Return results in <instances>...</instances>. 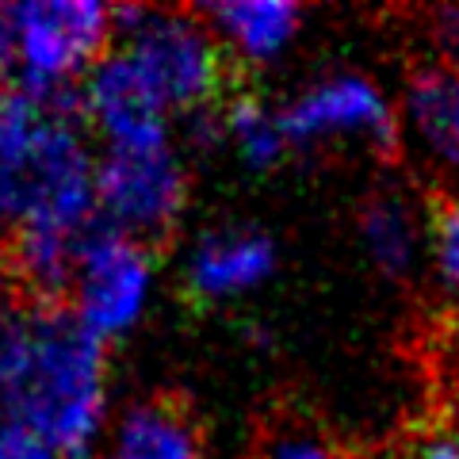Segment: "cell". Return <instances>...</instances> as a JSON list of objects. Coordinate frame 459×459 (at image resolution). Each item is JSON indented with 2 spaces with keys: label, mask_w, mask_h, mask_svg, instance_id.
<instances>
[{
  "label": "cell",
  "mask_w": 459,
  "mask_h": 459,
  "mask_svg": "<svg viewBox=\"0 0 459 459\" xmlns=\"http://www.w3.org/2000/svg\"><path fill=\"white\" fill-rule=\"evenodd\" d=\"M96 157L69 111L0 89V226L92 230Z\"/></svg>",
  "instance_id": "obj_1"
},
{
  "label": "cell",
  "mask_w": 459,
  "mask_h": 459,
  "mask_svg": "<svg viewBox=\"0 0 459 459\" xmlns=\"http://www.w3.org/2000/svg\"><path fill=\"white\" fill-rule=\"evenodd\" d=\"M0 418L27 425L57 459H89L108 421V344L69 307H31V352L0 402Z\"/></svg>",
  "instance_id": "obj_2"
},
{
  "label": "cell",
  "mask_w": 459,
  "mask_h": 459,
  "mask_svg": "<svg viewBox=\"0 0 459 459\" xmlns=\"http://www.w3.org/2000/svg\"><path fill=\"white\" fill-rule=\"evenodd\" d=\"M111 35V8L100 0L0 4V89L81 115L77 89L108 54Z\"/></svg>",
  "instance_id": "obj_3"
},
{
  "label": "cell",
  "mask_w": 459,
  "mask_h": 459,
  "mask_svg": "<svg viewBox=\"0 0 459 459\" xmlns=\"http://www.w3.org/2000/svg\"><path fill=\"white\" fill-rule=\"evenodd\" d=\"M119 27V50L161 100L165 111L199 115L219 108L230 84V62L219 39L211 35L204 12L180 8H142L123 4L111 8Z\"/></svg>",
  "instance_id": "obj_4"
},
{
  "label": "cell",
  "mask_w": 459,
  "mask_h": 459,
  "mask_svg": "<svg viewBox=\"0 0 459 459\" xmlns=\"http://www.w3.org/2000/svg\"><path fill=\"white\" fill-rule=\"evenodd\" d=\"M188 204V172L172 146L108 150L96 161V211L115 234L157 246L177 230Z\"/></svg>",
  "instance_id": "obj_5"
},
{
  "label": "cell",
  "mask_w": 459,
  "mask_h": 459,
  "mask_svg": "<svg viewBox=\"0 0 459 459\" xmlns=\"http://www.w3.org/2000/svg\"><path fill=\"white\" fill-rule=\"evenodd\" d=\"M153 291V253L150 246L115 234L100 222L84 241L69 287V314L100 341H119L142 322Z\"/></svg>",
  "instance_id": "obj_6"
},
{
  "label": "cell",
  "mask_w": 459,
  "mask_h": 459,
  "mask_svg": "<svg viewBox=\"0 0 459 459\" xmlns=\"http://www.w3.org/2000/svg\"><path fill=\"white\" fill-rule=\"evenodd\" d=\"M280 123L295 150L325 146V142H368L376 150L398 146L391 104L368 77L356 74L314 81L280 111Z\"/></svg>",
  "instance_id": "obj_7"
},
{
  "label": "cell",
  "mask_w": 459,
  "mask_h": 459,
  "mask_svg": "<svg viewBox=\"0 0 459 459\" xmlns=\"http://www.w3.org/2000/svg\"><path fill=\"white\" fill-rule=\"evenodd\" d=\"M81 115L104 138L108 150H161L169 142V111L126 62L123 50H108L77 89Z\"/></svg>",
  "instance_id": "obj_8"
},
{
  "label": "cell",
  "mask_w": 459,
  "mask_h": 459,
  "mask_svg": "<svg viewBox=\"0 0 459 459\" xmlns=\"http://www.w3.org/2000/svg\"><path fill=\"white\" fill-rule=\"evenodd\" d=\"M280 264L276 241L249 226L207 230L188 253V291L204 303H226L256 291Z\"/></svg>",
  "instance_id": "obj_9"
},
{
  "label": "cell",
  "mask_w": 459,
  "mask_h": 459,
  "mask_svg": "<svg viewBox=\"0 0 459 459\" xmlns=\"http://www.w3.org/2000/svg\"><path fill=\"white\" fill-rule=\"evenodd\" d=\"M204 20L226 57L261 65L280 57L295 42L303 8L287 4V0H230V4L204 8Z\"/></svg>",
  "instance_id": "obj_10"
},
{
  "label": "cell",
  "mask_w": 459,
  "mask_h": 459,
  "mask_svg": "<svg viewBox=\"0 0 459 459\" xmlns=\"http://www.w3.org/2000/svg\"><path fill=\"white\" fill-rule=\"evenodd\" d=\"M108 459H204L199 425L180 402L146 398L119 413L111 429Z\"/></svg>",
  "instance_id": "obj_11"
},
{
  "label": "cell",
  "mask_w": 459,
  "mask_h": 459,
  "mask_svg": "<svg viewBox=\"0 0 459 459\" xmlns=\"http://www.w3.org/2000/svg\"><path fill=\"white\" fill-rule=\"evenodd\" d=\"M406 123L440 165L459 169V69L429 65L406 84Z\"/></svg>",
  "instance_id": "obj_12"
},
{
  "label": "cell",
  "mask_w": 459,
  "mask_h": 459,
  "mask_svg": "<svg viewBox=\"0 0 459 459\" xmlns=\"http://www.w3.org/2000/svg\"><path fill=\"white\" fill-rule=\"evenodd\" d=\"M219 111H222V142H230L249 169L256 172L276 169L283 161V153L291 150L280 123V111H272L261 96L234 92Z\"/></svg>",
  "instance_id": "obj_13"
},
{
  "label": "cell",
  "mask_w": 459,
  "mask_h": 459,
  "mask_svg": "<svg viewBox=\"0 0 459 459\" xmlns=\"http://www.w3.org/2000/svg\"><path fill=\"white\" fill-rule=\"evenodd\" d=\"M360 234L368 256L386 276H406L418 256V219L398 192H376L360 207Z\"/></svg>",
  "instance_id": "obj_14"
},
{
  "label": "cell",
  "mask_w": 459,
  "mask_h": 459,
  "mask_svg": "<svg viewBox=\"0 0 459 459\" xmlns=\"http://www.w3.org/2000/svg\"><path fill=\"white\" fill-rule=\"evenodd\" d=\"M253 459H337V452L314 425L299 418H280L261 429Z\"/></svg>",
  "instance_id": "obj_15"
},
{
  "label": "cell",
  "mask_w": 459,
  "mask_h": 459,
  "mask_svg": "<svg viewBox=\"0 0 459 459\" xmlns=\"http://www.w3.org/2000/svg\"><path fill=\"white\" fill-rule=\"evenodd\" d=\"M27 352H31V310L0 307V402L23 376Z\"/></svg>",
  "instance_id": "obj_16"
},
{
  "label": "cell",
  "mask_w": 459,
  "mask_h": 459,
  "mask_svg": "<svg viewBox=\"0 0 459 459\" xmlns=\"http://www.w3.org/2000/svg\"><path fill=\"white\" fill-rule=\"evenodd\" d=\"M433 256L440 280L459 295V204L444 199L433 214Z\"/></svg>",
  "instance_id": "obj_17"
},
{
  "label": "cell",
  "mask_w": 459,
  "mask_h": 459,
  "mask_svg": "<svg viewBox=\"0 0 459 459\" xmlns=\"http://www.w3.org/2000/svg\"><path fill=\"white\" fill-rule=\"evenodd\" d=\"M0 459H57V452L27 425L0 418Z\"/></svg>",
  "instance_id": "obj_18"
},
{
  "label": "cell",
  "mask_w": 459,
  "mask_h": 459,
  "mask_svg": "<svg viewBox=\"0 0 459 459\" xmlns=\"http://www.w3.org/2000/svg\"><path fill=\"white\" fill-rule=\"evenodd\" d=\"M433 39H437V47L444 50V57H452V69H459V4L452 8H437L433 12Z\"/></svg>",
  "instance_id": "obj_19"
},
{
  "label": "cell",
  "mask_w": 459,
  "mask_h": 459,
  "mask_svg": "<svg viewBox=\"0 0 459 459\" xmlns=\"http://www.w3.org/2000/svg\"><path fill=\"white\" fill-rule=\"evenodd\" d=\"M413 459H459V429H440V433L425 437Z\"/></svg>",
  "instance_id": "obj_20"
},
{
  "label": "cell",
  "mask_w": 459,
  "mask_h": 459,
  "mask_svg": "<svg viewBox=\"0 0 459 459\" xmlns=\"http://www.w3.org/2000/svg\"><path fill=\"white\" fill-rule=\"evenodd\" d=\"M12 283V276H8V261H4V256H0V307H8L4 303V287Z\"/></svg>",
  "instance_id": "obj_21"
},
{
  "label": "cell",
  "mask_w": 459,
  "mask_h": 459,
  "mask_svg": "<svg viewBox=\"0 0 459 459\" xmlns=\"http://www.w3.org/2000/svg\"><path fill=\"white\" fill-rule=\"evenodd\" d=\"M89 459H108V455H104V452H92V455H89Z\"/></svg>",
  "instance_id": "obj_22"
}]
</instances>
